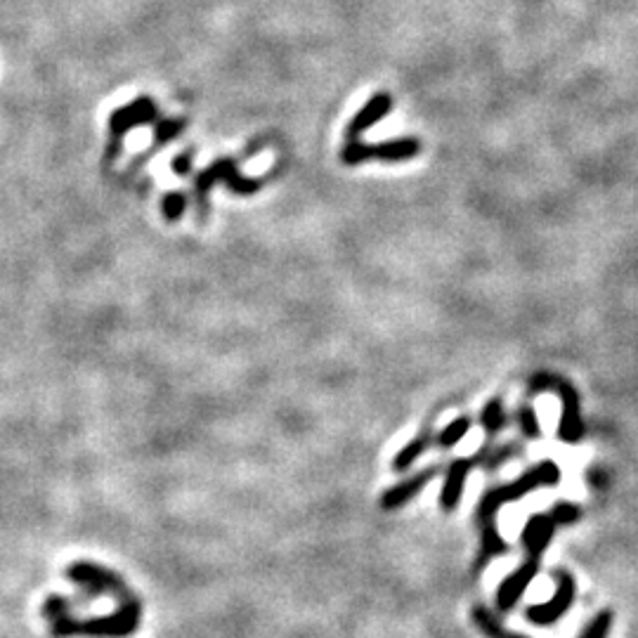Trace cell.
Here are the masks:
<instances>
[{"mask_svg":"<svg viewBox=\"0 0 638 638\" xmlns=\"http://www.w3.org/2000/svg\"><path fill=\"white\" fill-rule=\"evenodd\" d=\"M558 480H561V468H558L556 461H539L537 466H532L530 471H525L513 483L492 487L490 492H485V497L478 504V511H475V518H478V523L497 518L501 506L520 501L527 494L542 490V487L558 485Z\"/></svg>","mask_w":638,"mask_h":638,"instance_id":"6da1fadb","label":"cell"},{"mask_svg":"<svg viewBox=\"0 0 638 638\" xmlns=\"http://www.w3.org/2000/svg\"><path fill=\"white\" fill-rule=\"evenodd\" d=\"M64 577L71 579V582L76 584V587L86 589L90 591V594H95L97 598L100 596H114L119 603H128V601H135L133 591L128 589V584L123 582V577L119 575V572L104 568V565H97L93 561H74L67 565V570H64Z\"/></svg>","mask_w":638,"mask_h":638,"instance_id":"7a4b0ae2","label":"cell"},{"mask_svg":"<svg viewBox=\"0 0 638 638\" xmlns=\"http://www.w3.org/2000/svg\"><path fill=\"white\" fill-rule=\"evenodd\" d=\"M142 620V603L140 598L135 601L121 603L114 613L100 615V617H86L76 620V636H90V638H128L140 629Z\"/></svg>","mask_w":638,"mask_h":638,"instance_id":"3957f363","label":"cell"},{"mask_svg":"<svg viewBox=\"0 0 638 638\" xmlns=\"http://www.w3.org/2000/svg\"><path fill=\"white\" fill-rule=\"evenodd\" d=\"M532 390L537 393H544V390H556V395L561 397L563 402V416L561 423H558V438L563 442H570L575 445L584 438V421H582V412H579V397L575 393V388L570 383H565L561 379L551 374H539L535 381H532Z\"/></svg>","mask_w":638,"mask_h":638,"instance_id":"277c9868","label":"cell"},{"mask_svg":"<svg viewBox=\"0 0 638 638\" xmlns=\"http://www.w3.org/2000/svg\"><path fill=\"white\" fill-rule=\"evenodd\" d=\"M553 579H556V594H553L549 601L530 605V608L525 610L527 620L537 624V627H551V624H556L572 608V603H575V577H572L568 570H553Z\"/></svg>","mask_w":638,"mask_h":638,"instance_id":"5b68a950","label":"cell"},{"mask_svg":"<svg viewBox=\"0 0 638 638\" xmlns=\"http://www.w3.org/2000/svg\"><path fill=\"white\" fill-rule=\"evenodd\" d=\"M421 152V142L405 138V140H388L379 145H362L360 140L345 142L341 149V161L345 166H357L362 161L381 159V161H405Z\"/></svg>","mask_w":638,"mask_h":638,"instance_id":"8992f818","label":"cell"},{"mask_svg":"<svg viewBox=\"0 0 638 638\" xmlns=\"http://www.w3.org/2000/svg\"><path fill=\"white\" fill-rule=\"evenodd\" d=\"M539 568H542V561H539V558H527L525 563H520V568H516L511 575L504 577V582H501L497 589L499 613H511V610L516 608L527 587L532 584V579L539 575Z\"/></svg>","mask_w":638,"mask_h":638,"instance_id":"52a82bcc","label":"cell"},{"mask_svg":"<svg viewBox=\"0 0 638 638\" xmlns=\"http://www.w3.org/2000/svg\"><path fill=\"white\" fill-rule=\"evenodd\" d=\"M440 471H442L440 464L428 466L419 473L409 475V478L402 480V483L388 487V490L383 492L381 499H379L381 509L383 511H397V509H402V506H407L409 501L416 497V494H421L423 490H426L428 483H431L435 475H440Z\"/></svg>","mask_w":638,"mask_h":638,"instance_id":"ba28073f","label":"cell"},{"mask_svg":"<svg viewBox=\"0 0 638 638\" xmlns=\"http://www.w3.org/2000/svg\"><path fill=\"white\" fill-rule=\"evenodd\" d=\"M473 466H478L475 457L457 459L447 466L445 483H442V492H440V509L445 513H454L459 509L461 497H464L466 478H468V473L473 471Z\"/></svg>","mask_w":638,"mask_h":638,"instance_id":"9c48e42d","label":"cell"},{"mask_svg":"<svg viewBox=\"0 0 638 638\" xmlns=\"http://www.w3.org/2000/svg\"><path fill=\"white\" fill-rule=\"evenodd\" d=\"M556 535V523L549 513H537L525 523L523 535H520V544L527 553V558H542V553L549 549L551 539Z\"/></svg>","mask_w":638,"mask_h":638,"instance_id":"30bf717a","label":"cell"},{"mask_svg":"<svg viewBox=\"0 0 638 638\" xmlns=\"http://www.w3.org/2000/svg\"><path fill=\"white\" fill-rule=\"evenodd\" d=\"M390 109H393V100H390V95L379 93V95L371 97V100L360 109V112L353 116V121L348 123V130H345V142L360 140V135L364 133V130L374 126V123H379L381 119H386V116L390 114Z\"/></svg>","mask_w":638,"mask_h":638,"instance_id":"8fae6325","label":"cell"},{"mask_svg":"<svg viewBox=\"0 0 638 638\" xmlns=\"http://www.w3.org/2000/svg\"><path fill=\"white\" fill-rule=\"evenodd\" d=\"M509 551V544L504 542V537L499 535V527H497V518L485 520L480 523V549H478V558H475V572L485 570L487 563H492L494 558L504 556Z\"/></svg>","mask_w":638,"mask_h":638,"instance_id":"7c38bea8","label":"cell"},{"mask_svg":"<svg viewBox=\"0 0 638 638\" xmlns=\"http://www.w3.org/2000/svg\"><path fill=\"white\" fill-rule=\"evenodd\" d=\"M95 601H97V596L90 594V591H86V589H81V594H74V596L52 594L43 601L41 615L50 622L60 615H71V613H76V610L88 608V605L95 603Z\"/></svg>","mask_w":638,"mask_h":638,"instance_id":"4fadbf2b","label":"cell"},{"mask_svg":"<svg viewBox=\"0 0 638 638\" xmlns=\"http://www.w3.org/2000/svg\"><path fill=\"white\" fill-rule=\"evenodd\" d=\"M435 445V435L431 431H423L416 435L414 440H409L405 447L400 449V452L395 454L393 459V471L395 473H405L409 471L416 464V459L423 457V452H426L428 447Z\"/></svg>","mask_w":638,"mask_h":638,"instance_id":"5bb4252c","label":"cell"},{"mask_svg":"<svg viewBox=\"0 0 638 638\" xmlns=\"http://www.w3.org/2000/svg\"><path fill=\"white\" fill-rule=\"evenodd\" d=\"M471 620L487 638H527L523 634H516V631L506 629L497 617H492L490 610L483 608V605H475V608L471 610Z\"/></svg>","mask_w":638,"mask_h":638,"instance_id":"9a60e30c","label":"cell"},{"mask_svg":"<svg viewBox=\"0 0 638 638\" xmlns=\"http://www.w3.org/2000/svg\"><path fill=\"white\" fill-rule=\"evenodd\" d=\"M468 431H471V419H468V416H459V419L447 423L445 431H440L438 435H435V445H438L440 449H449V447L459 445V442L468 435Z\"/></svg>","mask_w":638,"mask_h":638,"instance_id":"2e32d148","label":"cell"},{"mask_svg":"<svg viewBox=\"0 0 638 638\" xmlns=\"http://www.w3.org/2000/svg\"><path fill=\"white\" fill-rule=\"evenodd\" d=\"M140 107H142V102L135 104V107H126L123 112L114 116L112 126L116 128V140H121L123 130H128L130 126H135V123L149 119V116H154V107L149 109V102L145 104V109H140Z\"/></svg>","mask_w":638,"mask_h":638,"instance_id":"e0dca14e","label":"cell"},{"mask_svg":"<svg viewBox=\"0 0 638 638\" xmlns=\"http://www.w3.org/2000/svg\"><path fill=\"white\" fill-rule=\"evenodd\" d=\"M480 423H483V428L487 431V435H490V438H494V435H497L501 428H504L506 412H504V405H501V400L487 402L485 412H483V416H480Z\"/></svg>","mask_w":638,"mask_h":638,"instance_id":"ac0fdd59","label":"cell"},{"mask_svg":"<svg viewBox=\"0 0 638 638\" xmlns=\"http://www.w3.org/2000/svg\"><path fill=\"white\" fill-rule=\"evenodd\" d=\"M613 610H601L594 620H591L587 627H584L582 636L579 638H608L610 636V629H613Z\"/></svg>","mask_w":638,"mask_h":638,"instance_id":"d6986e66","label":"cell"},{"mask_svg":"<svg viewBox=\"0 0 638 638\" xmlns=\"http://www.w3.org/2000/svg\"><path fill=\"white\" fill-rule=\"evenodd\" d=\"M549 516L553 518V523L568 527V525H575L579 518H582V509H579L577 504H572V501H558L556 506H553Z\"/></svg>","mask_w":638,"mask_h":638,"instance_id":"ffe728a7","label":"cell"},{"mask_svg":"<svg viewBox=\"0 0 638 638\" xmlns=\"http://www.w3.org/2000/svg\"><path fill=\"white\" fill-rule=\"evenodd\" d=\"M518 423H520V428H523V433L527 435V438H532V440H537L539 435H542V431H539V421H537V414H535V409L532 407H520V412H518Z\"/></svg>","mask_w":638,"mask_h":638,"instance_id":"44dd1931","label":"cell"},{"mask_svg":"<svg viewBox=\"0 0 638 638\" xmlns=\"http://www.w3.org/2000/svg\"><path fill=\"white\" fill-rule=\"evenodd\" d=\"M182 208H185V199H182L180 194H173V197H166V216L178 218L180 213H182Z\"/></svg>","mask_w":638,"mask_h":638,"instance_id":"7402d4cb","label":"cell"}]
</instances>
